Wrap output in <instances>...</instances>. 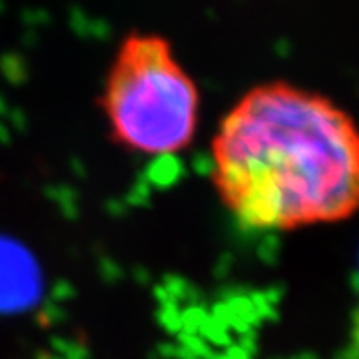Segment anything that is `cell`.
I'll return each mask as SVG.
<instances>
[{"label":"cell","instance_id":"6da1fadb","mask_svg":"<svg viewBox=\"0 0 359 359\" xmlns=\"http://www.w3.org/2000/svg\"><path fill=\"white\" fill-rule=\"evenodd\" d=\"M212 184L256 230L337 224L359 212V126L316 90L269 80L244 92L212 140Z\"/></svg>","mask_w":359,"mask_h":359},{"label":"cell","instance_id":"7a4b0ae2","mask_svg":"<svg viewBox=\"0 0 359 359\" xmlns=\"http://www.w3.org/2000/svg\"><path fill=\"white\" fill-rule=\"evenodd\" d=\"M200 100L166 36L130 32L116 48L98 104L114 144L134 154L172 156L192 144Z\"/></svg>","mask_w":359,"mask_h":359}]
</instances>
